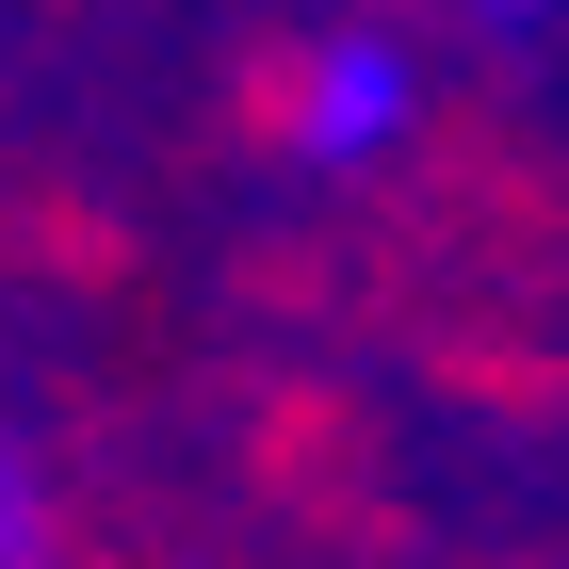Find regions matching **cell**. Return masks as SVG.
I'll use <instances>...</instances> for the list:
<instances>
[{"label":"cell","mask_w":569,"mask_h":569,"mask_svg":"<svg viewBox=\"0 0 569 569\" xmlns=\"http://www.w3.org/2000/svg\"><path fill=\"white\" fill-rule=\"evenodd\" d=\"M407 114V66L391 49H326V66H293V114H277V131L293 147H375Z\"/></svg>","instance_id":"obj_1"},{"label":"cell","mask_w":569,"mask_h":569,"mask_svg":"<svg viewBox=\"0 0 569 569\" xmlns=\"http://www.w3.org/2000/svg\"><path fill=\"white\" fill-rule=\"evenodd\" d=\"M0 569H49V472L0 439Z\"/></svg>","instance_id":"obj_2"}]
</instances>
